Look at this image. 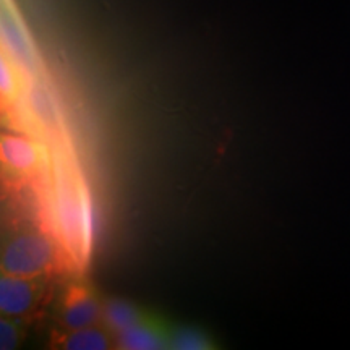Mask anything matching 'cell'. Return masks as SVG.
Instances as JSON below:
<instances>
[{
    "instance_id": "4",
    "label": "cell",
    "mask_w": 350,
    "mask_h": 350,
    "mask_svg": "<svg viewBox=\"0 0 350 350\" xmlns=\"http://www.w3.org/2000/svg\"><path fill=\"white\" fill-rule=\"evenodd\" d=\"M3 41L7 44L8 55L12 60H15L18 68L25 70L26 73H29L31 77L38 75L39 68V60L36 52H34L31 42H29L28 36L23 25L20 23L15 16L12 15L10 8H3Z\"/></svg>"
},
{
    "instance_id": "9",
    "label": "cell",
    "mask_w": 350,
    "mask_h": 350,
    "mask_svg": "<svg viewBox=\"0 0 350 350\" xmlns=\"http://www.w3.org/2000/svg\"><path fill=\"white\" fill-rule=\"evenodd\" d=\"M148 317H144L142 310L120 299H111L103 305V321L104 326L113 336L124 332L130 327L143 323Z\"/></svg>"
},
{
    "instance_id": "10",
    "label": "cell",
    "mask_w": 350,
    "mask_h": 350,
    "mask_svg": "<svg viewBox=\"0 0 350 350\" xmlns=\"http://www.w3.org/2000/svg\"><path fill=\"white\" fill-rule=\"evenodd\" d=\"M169 347L177 350H206L213 349L204 332L193 327H178L169 332Z\"/></svg>"
},
{
    "instance_id": "3",
    "label": "cell",
    "mask_w": 350,
    "mask_h": 350,
    "mask_svg": "<svg viewBox=\"0 0 350 350\" xmlns=\"http://www.w3.org/2000/svg\"><path fill=\"white\" fill-rule=\"evenodd\" d=\"M100 319H103V305L99 304L98 297L85 286L70 287L60 310V323L64 331L94 326Z\"/></svg>"
},
{
    "instance_id": "7",
    "label": "cell",
    "mask_w": 350,
    "mask_h": 350,
    "mask_svg": "<svg viewBox=\"0 0 350 350\" xmlns=\"http://www.w3.org/2000/svg\"><path fill=\"white\" fill-rule=\"evenodd\" d=\"M0 156L8 169L18 174H31L39 164L36 144L16 135H3L0 142Z\"/></svg>"
},
{
    "instance_id": "1",
    "label": "cell",
    "mask_w": 350,
    "mask_h": 350,
    "mask_svg": "<svg viewBox=\"0 0 350 350\" xmlns=\"http://www.w3.org/2000/svg\"><path fill=\"white\" fill-rule=\"evenodd\" d=\"M57 260V247L42 232H21L5 245L2 252V271L5 274L39 278Z\"/></svg>"
},
{
    "instance_id": "6",
    "label": "cell",
    "mask_w": 350,
    "mask_h": 350,
    "mask_svg": "<svg viewBox=\"0 0 350 350\" xmlns=\"http://www.w3.org/2000/svg\"><path fill=\"white\" fill-rule=\"evenodd\" d=\"M26 107L31 112L34 120L47 130H59L60 112L55 96L47 83L34 80L26 91Z\"/></svg>"
},
{
    "instance_id": "2",
    "label": "cell",
    "mask_w": 350,
    "mask_h": 350,
    "mask_svg": "<svg viewBox=\"0 0 350 350\" xmlns=\"http://www.w3.org/2000/svg\"><path fill=\"white\" fill-rule=\"evenodd\" d=\"M38 278L5 274L0 279V312L3 317L20 319L28 317L41 299Z\"/></svg>"
},
{
    "instance_id": "8",
    "label": "cell",
    "mask_w": 350,
    "mask_h": 350,
    "mask_svg": "<svg viewBox=\"0 0 350 350\" xmlns=\"http://www.w3.org/2000/svg\"><path fill=\"white\" fill-rule=\"evenodd\" d=\"M55 347L67 350H106L113 347L116 339L111 338L107 327L98 325L81 327V329L64 331L54 339Z\"/></svg>"
},
{
    "instance_id": "12",
    "label": "cell",
    "mask_w": 350,
    "mask_h": 350,
    "mask_svg": "<svg viewBox=\"0 0 350 350\" xmlns=\"http://www.w3.org/2000/svg\"><path fill=\"white\" fill-rule=\"evenodd\" d=\"M0 90L3 99H15L16 94V73L13 72L10 60H2V73H0Z\"/></svg>"
},
{
    "instance_id": "5",
    "label": "cell",
    "mask_w": 350,
    "mask_h": 350,
    "mask_svg": "<svg viewBox=\"0 0 350 350\" xmlns=\"http://www.w3.org/2000/svg\"><path fill=\"white\" fill-rule=\"evenodd\" d=\"M116 347L125 350H156L169 347V332L146 318L139 325L116 334Z\"/></svg>"
},
{
    "instance_id": "11",
    "label": "cell",
    "mask_w": 350,
    "mask_h": 350,
    "mask_svg": "<svg viewBox=\"0 0 350 350\" xmlns=\"http://www.w3.org/2000/svg\"><path fill=\"white\" fill-rule=\"evenodd\" d=\"M21 342V329L13 318L3 317L0 319V349L13 350Z\"/></svg>"
}]
</instances>
